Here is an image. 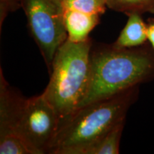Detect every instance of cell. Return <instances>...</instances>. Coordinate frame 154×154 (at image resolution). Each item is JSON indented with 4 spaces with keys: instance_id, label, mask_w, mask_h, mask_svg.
Returning a JSON list of instances; mask_svg holds the SVG:
<instances>
[{
    "instance_id": "5",
    "label": "cell",
    "mask_w": 154,
    "mask_h": 154,
    "mask_svg": "<svg viewBox=\"0 0 154 154\" xmlns=\"http://www.w3.org/2000/svg\"><path fill=\"white\" fill-rule=\"evenodd\" d=\"M60 120L43 94L26 99L21 105L17 134L33 154L49 153L59 129Z\"/></svg>"
},
{
    "instance_id": "7",
    "label": "cell",
    "mask_w": 154,
    "mask_h": 154,
    "mask_svg": "<svg viewBox=\"0 0 154 154\" xmlns=\"http://www.w3.org/2000/svg\"><path fill=\"white\" fill-rule=\"evenodd\" d=\"M148 40L147 24L140 14H131L124 28L113 44L118 48H135L142 46Z\"/></svg>"
},
{
    "instance_id": "1",
    "label": "cell",
    "mask_w": 154,
    "mask_h": 154,
    "mask_svg": "<svg viewBox=\"0 0 154 154\" xmlns=\"http://www.w3.org/2000/svg\"><path fill=\"white\" fill-rule=\"evenodd\" d=\"M91 81L78 109L107 99L154 77V51L105 46L91 50Z\"/></svg>"
},
{
    "instance_id": "10",
    "label": "cell",
    "mask_w": 154,
    "mask_h": 154,
    "mask_svg": "<svg viewBox=\"0 0 154 154\" xmlns=\"http://www.w3.org/2000/svg\"><path fill=\"white\" fill-rule=\"evenodd\" d=\"M106 0H64L62 10L71 9L87 14L101 15L105 12Z\"/></svg>"
},
{
    "instance_id": "4",
    "label": "cell",
    "mask_w": 154,
    "mask_h": 154,
    "mask_svg": "<svg viewBox=\"0 0 154 154\" xmlns=\"http://www.w3.org/2000/svg\"><path fill=\"white\" fill-rule=\"evenodd\" d=\"M22 5L50 73L56 52L68 38L62 8L52 0H22Z\"/></svg>"
},
{
    "instance_id": "11",
    "label": "cell",
    "mask_w": 154,
    "mask_h": 154,
    "mask_svg": "<svg viewBox=\"0 0 154 154\" xmlns=\"http://www.w3.org/2000/svg\"><path fill=\"white\" fill-rule=\"evenodd\" d=\"M20 5L22 0H0V27L7 14L17 9Z\"/></svg>"
},
{
    "instance_id": "12",
    "label": "cell",
    "mask_w": 154,
    "mask_h": 154,
    "mask_svg": "<svg viewBox=\"0 0 154 154\" xmlns=\"http://www.w3.org/2000/svg\"><path fill=\"white\" fill-rule=\"evenodd\" d=\"M147 35L148 40L154 51V19H150L147 24Z\"/></svg>"
},
{
    "instance_id": "3",
    "label": "cell",
    "mask_w": 154,
    "mask_h": 154,
    "mask_svg": "<svg viewBox=\"0 0 154 154\" xmlns=\"http://www.w3.org/2000/svg\"><path fill=\"white\" fill-rule=\"evenodd\" d=\"M91 47L90 38L79 43L66 39L56 52L51 78L42 94L55 109L60 124L78 109L87 93L91 74Z\"/></svg>"
},
{
    "instance_id": "13",
    "label": "cell",
    "mask_w": 154,
    "mask_h": 154,
    "mask_svg": "<svg viewBox=\"0 0 154 154\" xmlns=\"http://www.w3.org/2000/svg\"><path fill=\"white\" fill-rule=\"evenodd\" d=\"M53 2H54L56 4H57L58 5H59L60 7H61V4H62V2L64 0H52Z\"/></svg>"
},
{
    "instance_id": "9",
    "label": "cell",
    "mask_w": 154,
    "mask_h": 154,
    "mask_svg": "<svg viewBox=\"0 0 154 154\" xmlns=\"http://www.w3.org/2000/svg\"><path fill=\"white\" fill-rule=\"evenodd\" d=\"M106 6L113 10L131 14H154V0H106Z\"/></svg>"
},
{
    "instance_id": "2",
    "label": "cell",
    "mask_w": 154,
    "mask_h": 154,
    "mask_svg": "<svg viewBox=\"0 0 154 154\" xmlns=\"http://www.w3.org/2000/svg\"><path fill=\"white\" fill-rule=\"evenodd\" d=\"M137 86L78 109L59 125L49 154H83L84 150L125 121Z\"/></svg>"
},
{
    "instance_id": "8",
    "label": "cell",
    "mask_w": 154,
    "mask_h": 154,
    "mask_svg": "<svg viewBox=\"0 0 154 154\" xmlns=\"http://www.w3.org/2000/svg\"><path fill=\"white\" fill-rule=\"evenodd\" d=\"M124 121L119 123L84 150L83 154H118Z\"/></svg>"
},
{
    "instance_id": "6",
    "label": "cell",
    "mask_w": 154,
    "mask_h": 154,
    "mask_svg": "<svg viewBox=\"0 0 154 154\" xmlns=\"http://www.w3.org/2000/svg\"><path fill=\"white\" fill-rule=\"evenodd\" d=\"M63 15L67 39L74 43L88 39V34L99 23V15L87 14L71 9L63 10Z\"/></svg>"
}]
</instances>
